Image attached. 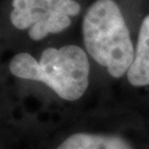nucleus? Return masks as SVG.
I'll use <instances>...</instances> for the list:
<instances>
[{
	"label": "nucleus",
	"mask_w": 149,
	"mask_h": 149,
	"mask_svg": "<svg viewBox=\"0 0 149 149\" xmlns=\"http://www.w3.org/2000/svg\"><path fill=\"white\" fill-rule=\"evenodd\" d=\"M80 11L74 0H12L10 20L17 29H28L32 40L40 41L69 28L71 17Z\"/></svg>",
	"instance_id": "3"
},
{
	"label": "nucleus",
	"mask_w": 149,
	"mask_h": 149,
	"mask_svg": "<svg viewBox=\"0 0 149 149\" xmlns=\"http://www.w3.org/2000/svg\"><path fill=\"white\" fill-rule=\"evenodd\" d=\"M58 149H133V147L118 136L77 133L65 139Z\"/></svg>",
	"instance_id": "5"
},
{
	"label": "nucleus",
	"mask_w": 149,
	"mask_h": 149,
	"mask_svg": "<svg viewBox=\"0 0 149 149\" xmlns=\"http://www.w3.org/2000/svg\"><path fill=\"white\" fill-rule=\"evenodd\" d=\"M127 79L134 86L149 85V15L141 22L135 58L127 72Z\"/></svg>",
	"instance_id": "4"
},
{
	"label": "nucleus",
	"mask_w": 149,
	"mask_h": 149,
	"mask_svg": "<svg viewBox=\"0 0 149 149\" xmlns=\"http://www.w3.org/2000/svg\"><path fill=\"white\" fill-rule=\"evenodd\" d=\"M9 70L17 77L47 84L66 101L81 98L88 86L87 55L83 49L73 44L45 49L39 61L31 54L21 52L11 60Z\"/></svg>",
	"instance_id": "1"
},
{
	"label": "nucleus",
	"mask_w": 149,
	"mask_h": 149,
	"mask_svg": "<svg viewBox=\"0 0 149 149\" xmlns=\"http://www.w3.org/2000/svg\"><path fill=\"white\" fill-rule=\"evenodd\" d=\"M83 41L95 62L106 68L113 77L127 73L135 49L125 19L114 0H96L83 19Z\"/></svg>",
	"instance_id": "2"
}]
</instances>
